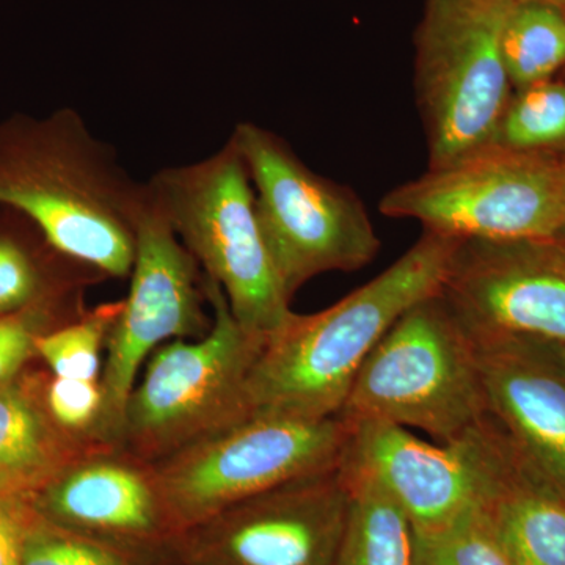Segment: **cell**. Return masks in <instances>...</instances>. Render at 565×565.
Here are the masks:
<instances>
[{
    "instance_id": "obj_18",
    "label": "cell",
    "mask_w": 565,
    "mask_h": 565,
    "mask_svg": "<svg viewBox=\"0 0 565 565\" xmlns=\"http://www.w3.org/2000/svg\"><path fill=\"white\" fill-rule=\"evenodd\" d=\"M348 486L351 511L332 565H412L414 531L404 512L377 487Z\"/></svg>"
},
{
    "instance_id": "obj_25",
    "label": "cell",
    "mask_w": 565,
    "mask_h": 565,
    "mask_svg": "<svg viewBox=\"0 0 565 565\" xmlns=\"http://www.w3.org/2000/svg\"><path fill=\"white\" fill-rule=\"evenodd\" d=\"M84 310L82 296H73L36 305L20 313L0 316V386L22 374L25 363L35 355L36 337L57 327L58 316L73 319Z\"/></svg>"
},
{
    "instance_id": "obj_28",
    "label": "cell",
    "mask_w": 565,
    "mask_h": 565,
    "mask_svg": "<svg viewBox=\"0 0 565 565\" xmlns=\"http://www.w3.org/2000/svg\"><path fill=\"white\" fill-rule=\"evenodd\" d=\"M565 161V159H564ZM553 243L559 245L561 248L565 252V211H564V218L563 222H561L559 230H557V233L555 236L552 237Z\"/></svg>"
},
{
    "instance_id": "obj_2",
    "label": "cell",
    "mask_w": 565,
    "mask_h": 565,
    "mask_svg": "<svg viewBox=\"0 0 565 565\" xmlns=\"http://www.w3.org/2000/svg\"><path fill=\"white\" fill-rule=\"evenodd\" d=\"M459 239L424 232L388 269L318 313H291L266 341L248 379L252 418L340 414L360 367L394 322L440 294Z\"/></svg>"
},
{
    "instance_id": "obj_6",
    "label": "cell",
    "mask_w": 565,
    "mask_h": 565,
    "mask_svg": "<svg viewBox=\"0 0 565 565\" xmlns=\"http://www.w3.org/2000/svg\"><path fill=\"white\" fill-rule=\"evenodd\" d=\"M514 0H424L414 87L427 169L492 147L511 99L503 31Z\"/></svg>"
},
{
    "instance_id": "obj_4",
    "label": "cell",
    "mask_w": 565,
    "mask_h": 565,
    "mask_svg": "<svg viewBox=\"0 0 565 565\" xmlns=\"http://www.w3.org/2000/svg\"><path fill=\"white\" fill-rule=\"evenodd\" d=\"M340 418L415 427L456 444L487 416L475 343L441 294L408 308L364 360Z\"/></svg>"
},
{
    "instance_id": "obj_27",
    "label": "cell",
    "mask_w": 565,
    "mask_h": 565,
    "mask_svg": "<svg viewBox=\"0 0 565 565\" xmlns=\"http://www.w3.org/2000/svg\"><path fill=\"white\" fill-rule=\"evenodd\" d=\"M31 515L29 500L0 498V565H20L22 539Z\"/></svg>"
},
{
    "instance_id": "obj_24",
    "label": "cell",
    "mask_w": 565,
    "mask_h": 565,
    "mask_svg": "<svg viewBox=\"0 0 565 565\" xmlns=\"http://www.w3.org/2000/svg\"><path fill=\"white\" fill-rule=\"evenodd\" d=\"M92 282L51 278L39 256L14 234L0 232V316L20 313L36 305L82 296Z\"/></svg>"
},
{
    "instance_id": "obj_15",
    "label": "cell",
    "mask_w": 565,
    "mask_h": 565,
    "mask_svg": "<svg viewBox=\"0 0 565 565\" xmlns=\"http://www.w3.org/2000/svg\"><path fill=\"white\" fill-rule=\"evenodd\" d=\"M487 408L505 435L565 497V362L553 341L473 340Z\"/></svg>"
},
{
    "instance_id": "obj_13",
    "label": "cell",
    "mask_w": 565,
    "mask_h": 565,
    "mask_svg": "<svg viewBox=\"0 0 565 565\" xmlns=\"http://www.w3.org/2000/svg\"><path fill=\"white\" fill-rule=\"evenodd\" d=\"M344 423L338 471L344 481L377 487L404 512L412 530L445 525L492 497L482 423L462 440L438 445L396 424Z\"/></svg>"
},
{
    "instance_id": "obj_7",
    "label": "cell",
    "mask_w": 565,
    "mask_h": 565,
    "mask_svg": "<svg viewBox=\"0 0 565 565\" xmlns=\"http://www.w3.org/2000/svg\"><path fill=\"white\" fill-rule=\"evenodd\" d=\"M230 140L243 156L256 214L289 297L326 273L363 269L381 252L366 207L348 185L313 172L291 145L255 122Z\"/></svg>"
},
{
    "instance_id": "obj_8",
    "label": "cell",
    "mask_w": 565,
    "mask_h": 565,
    "mask_svg": "<svg viewBox=\"0 0 565 565\" xmlns=\"http://www.w3.org/2000/svg\"><path fill=\"white\" fill-rule=\"evenodd\" d=\"M564 211V159L500 148L427 169L381 202L385 217L459 241L552 239Z\"/></svg>"
},
{
    "instance_id": "obj_16",
    "label": "cell",
    "mask_w": 565,
    "mask_h": 565,
    "mask_svg": "<svg viewBox=\"0 0 565 565\" xmlns=\"http://www.w3.org/2000/svg\"><path fill=\"white\" fill-rule=\"evenodd\" d=\"M484 444L492 476L498 537L512 565H565V497L555 484L530 481L531 460L489 415Z\"/></svg>"
},
{
    "instance_id": "obj_26",
    "label": "cell",
    "mask_w": 565,
    "mask_h": 565,
    "mask_svg": "<svg viewBox=\"0 0 565 565\" xmlns=\"http://www.w3.org/2000/svg\"><path fill=\"white\" fill-rule=\"evenodd\" d=\"M44 403L54 422L63 429L79 437L95 438L109 444L103 434L102 381L52 375L44 384Z\"/></svg>"
},
{
    "instance_id": "obj_20",
    "label": "cell",
    "mask_w": 565,
    "mask_h": 565,
    "mask_svg": "<svg viewBox=\"0 0 565 565\" xmlns=\"http://www.w3.org/2000/svg\"><path fill=\"white\" fill-rule=\"evenodd\" d=\"M32 505V504H31ZM20 565H177L172 546L152 548L77 533L43 519L32 508Z\"/></svg>"
},
{
    "instance_id": "obj_1",
    "label": "cell",
    "mask_w": 565,
    "mask_h": 565,
    "mask_svg": "<svg viewBox=\"0 0 565 565\" xmlns=\"http://www.w3.org/2000/svg\"><path fill=\"white\" fill-rule=\"evenodd\" d=\"M143 188L77 110L0 121V206L24 215L55 252L103 278L131 275Z\"/></svg>"
},
{
    "instance_id": "obj_3",
    "label": "cell",
    "mask_w": 565,
    "mask_h": 565,
    "mask_svg": "<svg viewBox=\"0 0 565 565\" xmlns=\"http://www.w3.org/2000/svg\"><path fill=\"white\" fill-rule=\"evenodd\" d=\"M204 291L211 329L152 352L126 404L117 445L145 462H161L252 418L248 379L267 334L237 322L206 275Z\"/></svg>"
},
{
    "instance_id": "obj_11",
    "label": "cell",
    "mask_w": 565,
    "mask_h": 565,
    "mask_svg": "<svg viewBox=\"0 0 565 565\" xmlns=\"http://www.w3.org/2000/svg\"><path fill=\"white\" fill-rule=\"evenodd\" d=\"M352 492L338 468L218 512L173 539L177 565H332Z\"/></svg>"
},
{
    "instance_id": "obj_14",
    "label": "cell",
    "mask_w": 565,
    "mask_h": 565,
    "mask_svg": "<svg viewBox=\"0 0 565 565\" xmlns=\"http://www.w3.org/2000/svg\"><path fill=\"white\" fill-rule=\"evenodd\" d=\"M29 503L55 525L106 541L167 548L177 537L154 465L118 445L81 457Z\"/></svg>"
},
{
    "instance_id": "obj_12",
    "label": "cell",
    "mask_w": 565,
    "mask_h": 565,
    "mask_svg": "<svg viewBox=\"0 0 565 565\" xmlns=\"http://www.w3.org/2000/svg\"><path fill=\"white\" fill-rule=\"evenodd\" d=\"M440 294L471 340L565 345V252L552 239L460 241Z\"/></svg>"
},
{
    "instance_id": "obj_19",
    "label": "cell",
    "mask_w": 565,
    "mask_h": 565,
    "mask_svg": "<svg viewBox=\"0 0 565 565\" xmlns=\"http://www.w3.org/2000/svg\"><path fill=\"white\" fill-rule=\"evenodd\" d=\"M503 58L514 90L552 81L565 68V11L534 0L515 2L504 24Z\"/></svg>"
},
{
    "instance_id": "obj_22",
    "label": "cell",
    "mask_w": 565,
    "mask_h": 565,
    "mask_svg": "<svg viewBox=\"0 0 565 565\" xmlns=\"http://www.w3.org/2000/svg\"><path fill=\"white\" fill-rule=\"evenodd\" d=\"M412 531V565H512L489 500L470 505L445 525Z\"/></svg>"
},
{
    "instance_id": "obj_29",
    "label": "cell",
    "mask_w": 565,
    "mask_h": 565,
    "mask_svg": "<svg viewBox=\"0 0 565 565\" xmlns=\"http://www.w3.org/2000/svg\"><path fill=\"white\" fill-rule=\"evenodd\" d=\"M514 2H527V0H514ZM534 2L550 3V6H555L557 9L565 11V0H534Z\"/></svg>"
},
{
    "instance_id": "obj_9",
    "label": "cell",
    "mask_w": 565,
    "mask_h": 565,
    "mask_svg": "<svg viewBox=\"0 0 565 565\" xmlns=\"http://www.w3.org/2000/svg\"><path fill=\"white\" fill-rule=\"evenodd\" d=\"M348 424L255 416L154 465L174 534L274 489L337 467Z\"/></svg>"
},
{
    "instance_id": "obj_23",
    "label": "cell",
    "mask_w": 565,
    "mask_h": 565,
    "mask_svg": "<svg viewBox=\"0 0 565 565\" xmlns=\"http://www.w3.org/2000/svg\"><path fill=\"white\" fill-rule=\"evenodd\" d=\"M122 308L120 302L84 310L77 318L39 334L35 353L57 377L102 381L103 352L111 327Z\"/></svg>"
},
{
    "instance_id": "obj_10",
    "label": "cell",
    "mask_w": 565,
    "mask_h": 565,
    "mask_svg": "<svg viewBox=\"0 0 565 565\" xmlns=\"http://www.w3.org/2000/svg\"><path fill=\"white\" fill-rule=\"evenodd\" d=\"M129 294L122 300L106 345L102 385L103 434L117 445L126 404L145 363L161 345L193 340L211 329L199 263L177 236L147 182L134 221V264Z\"/></svg>"
},
{
    "instance_id": "obj_17",
    "label": "cell",
    "mask_w": 565,
    "mask_h": 565,
    "mask_svg": "<svg viewBox=\"0 0 565 565\" xmlns=\"http://www.w3.org/2000/svg\"><path fill=\"white\" fill-rule=\"evenodd\" d=\"M40 377L18 375L0 386V498L29 500L65 468L111 445L63 429L44 403Z\"/></svg>"
},
{
    "instance_id": "obj_5",
    "label": "cell",
    "mask_w": 565,
    "mask_h": 565,
    "mask_svg": "<svg viewBox=\"0 0 565 565\" xmlns=\"http://www.w3.org/2000/svg\"><path fill=\"white\" fill-rule=\"evenodd\" d=\"M156 203L237 322L269 334L291 313L267 248L247 167L232 140L203 161L169 167L147 182Z\"/></svg>"
},
{
    "instance_id": "obj_21",
    "label": "cell",
    "mask_w": 565,
    "mask_h": 565,
    "mask_svg": "<svg viewBox=\"0 0 565 565\" xmlns=\"http://www.w3.org/2000/svg\"><path fill=\"white\" fill-rule=\"evenodd\" d=\"M490 148L565 159V82L512 92Z\"/></svg>"
}]
</instances>
